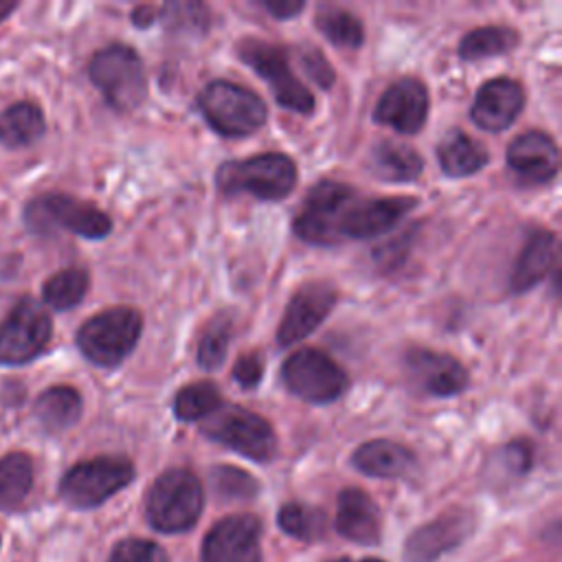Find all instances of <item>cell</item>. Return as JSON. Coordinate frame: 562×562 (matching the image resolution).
I'll return each instance as SVG.
<instances>
[{"label": "cell", "instance_id": "1", "mask_svg": "<svg viewBox=\"0 0 562 562\" xmlns=\"http://www.w3.org/2000/svg\"><path fill=\"white\" fill-rule=\"evenodd\" d=\"M415 198H360L345 182L321 180L296 213L294 235L307 244L334 246L345 239H367L393 228L413 206Z\"/></svg>", "mask_w": 562, "mask_h": 562}, {"label": "cell", "instance_id": "2", "mask_svg": "<svg viewBox=\"0 0 562 562\" xmlns=\"http://www.w3.org/2000/svg\"><path fill=\"white\" fill-rule=\"evenodd\" d=\"M204 509V487L187 468L162 472L145 496V516L151 529L160 533L189 531Z\"/></svg>", "mask_w": 562, "mask_h": 562}, {"label": "cell", "instance_id": "3", "mask_svg": "<svg viewBox=\"0 0 562 562\" xmlns=\"http://www.w3.org/2000/svg\"><path fill=\"white\" fill-rule=\"evenodd\" d=\"M215 180L224 195L248 193L259 200H281L296 184V165L285 154L268 151L220 165Z\"/></svg>", "mask_w": 562, "mask_h": 562}, {"label": "cell", "instance_id": "4", "mask_svg": "<svg viewBox=\"0 0 562 562\" xmlns=\"http://www.w3.org/2000/svg\"><path fill=\"white\" fill-rule=\"evenodd\" d=\"M143 331V316L127 305L108 307L88 318L77 331L79 351L97 367L121 364L136 347Z\"/></svg>", "mask_w": 562, "mask_h": 562}, {"label": "cell", "instance_id": "5", "mask_svg": "<svg viewBox=\"0 0 562 562\" xmlns=\"http://www.w3.org/2000/svg\"><path fill=\"white\" fill-rule=\"evenodd\" d=\"M88 77L114 110L130 112L147 97L143 61L127 44H108L97 50L88 64Z\"/></svg>", "mask_w": 562, "mask_h": 562}, {"label": "cell", "instance_id": "6", "mask_svg": "<svg viewBox=\"0 0 562 562\" xmlns=\"http://www.w3.org/2000/svg\"><path fill=\"white\" fill-rule=\"evenodd\" d=\"M134 463L125 457L101 454L75 463L59 481V496L75 509L103 505L134 481Z\"/></svg>", "mask_w": 562, "mask_h": 562}, {"label": "cell", "instance_id": "7", "mask_svg": "<svg viewBox=\"0 0 562 562\" xmlns=\"http://www.w3.org/2000/svg\"><path fill=\"white\" fill-rule=\"evenodd\" d=\"M200 430L211 441L257 463H268L277 454V435L272 426L261 415L237 404H222L202 419Z\"/></svg>", "mask_w": 562, "mask_h": 562}, {"label": "cell", "instance_id": "8", "mask_svg": "<svg viewBox=\"0 0 562 562\" xmlns=\"http://www.w3.org/2000/svg\"><path fill=\"white\" fill-rule=\"evenodd\" d=\"M198 108L222 136H248L268 119V108L259 94L226 79L206 83L198 97Z\"/></svg>", "mask_w": 562, "mask_h": 562}, {"label": "cell", "instance_id": "9", "mask_svg": "<svg viewBox=\"0 0 562 562\" xmlns=\"http://www.w3.org/2000/svg\"><path fill=\"white\" fill-rule=\"evenodd\" d=\"M24 222L33 233L68 231L86 239H103L112 220L99 206L64 193H46L24 206Z\"/></svg>", "mask_w": 562, "mask_h": 562}, {"label": "cell", "instance_id": "10", "mask_svg": "<svg viewBox=\"0 0 562 562\" xmlns=\"http://www.w3.org/2000/svg\"><path fill=\"white\" fill-rule=\"evenodd\" d=\"M237 55L268 81L279 105L296 114H310L314 110V97L292 72L285 48L257 37H244L237 44Z\"/></svg>", "mask_w": 562, "mask_h": 562}, {"label": "cell", "instance_id": "11", "mask_svg": "<svg viewBox=\"0 0 562 562\" xmlns=\"http://www.w3.org/2000/svg\"><path fill=\"white\" fill-rule=\"evenodd\" d=\"M53 321L33 296H22L0 323V364H26L50 342Z\"/></svg>", "mask_w": 562, "mask_h": 562}, {"label": "cell", "instance_id": "12", "mask_svg": "<svg viewBox=\"0 0 562 562\" xmlns=\"http://www.w3.org/2000/svg\"><path fill=\"white\" fill-rule=\"evenodd\" d=\"M281 378L292 395L312 404L334 402L349 386V378L342 367L318 349L294 351L283 362Z\"/></svg>", "mask_w": 562, "mask_h": 562}, {"label": "cell", "instance_id": "13", "mask_svg": "<svg viewBox=\"0 0 562 562\" xmlns=\"http://www.w3.org/2000/svg\"><path fill=\"white\" fill-rule=\"evenodd\" d=\"M261 531L255 514L224 516L206 531L200 562H261Z\"/></svg>", "mask_w": 562, "mask_h": 562}, {"label": "cell", "instance_id": "14", "mask_svg": "<svg viewBox=\"0 0 562 562\" xmlns=\"http://www.w3.org/2000/svg\"><path fill=\"white\" fill-rule=\"evenodd\" d=\"M476 527V516L468 507H450L430 522L419 525L404 542L406 562H435L457 549Z\"/></svg>", "mask_w": 562, "mask_h": 562}, {"label": "cell", "instance_id": "15", "mask_svg": "<svg viewBox=\"0 0 562 562\" xmlns=\"http://www.w3.org/2000/svg\"><path fill=\"white\" fill-rule=\"evenodd\" d=\"M336 296L338 292L329 281H310L301 285L283 312L277 329V342L281 347H290L310 336L331 312Z\"/></svg>", "mask_w": 562, "mask_h": 562}, {"label": "cell", "instance_id": "16", "mask_svg": "<svg viewBox=\"0 0 562 562\" xmlns=\"http://www.w3.org/2000/svg\"><path fill=\"white\" fill-rule=\"evenodd\" d=\"M404 371L417 391L435 397L457 395L470 382L468 371L457 358L430 349H411L404 356Z\"/></svg>", "mask_w": 562, "mask_h": 562}, {"label": "cell", "instance_id": "17", "mask_svg": "<svg viewBox=\"0 0 562 562\" xmlns=\"http://www.w3.org/2000/svg\"><path fill=\"white\" fill-rule=\"evenodd\" d=\"M428 114V92L426 86L415 77H404L391 83L375 110L373 121L389 125L402 134H415L424 127Z\"/></svg>", "mask_w": 562, "mask_h": 562}, {"label": "cell", "instance_id": "18", "mask_svg": "<svg viewBox=\"0 0 562 562\" xmlns=\"http://www.w3.org/2000/svg\"><path fill=\"white\" fill-rule=\"evenodd\" d=\"M336 531L356 544L373 547L382 536V514L375 501L360 487H345L336 501Z\"/></svg>", "mask_w": 562, "mask_h": 562}, {"label": "cell", "instance_id": "19", "mask_svg": "<svg viewBox=\"0 0 562 562\" xmlns=\"http://www.w3.org/2000/svg\"><path fill=\"white\" fill-rule=\"evenodd\" d=\"M525 92L518 81L498 77L481 86L470 108L472 121L487 132H501L509 127L522 112Z\"/></svg>", "mask_w": 562, "mask_h": 562}, {"label": "cell", "instance_id": "20", "mask_svg": "<svg viewBox=\"0 0 562 562\" xmlns=\"http://www.w3.org/2000/svg\"><path fill=\"white\" fill-rule=\"evenodd\" d=\"M507 165L527 182H547L558 173L560 154L553 138L540 130L518 134L507 147Z\"/></svg>", "mask_w": 562, "mask_h": 562}, {"label": "cell", "instance_id": "21", "mask_svg": "<svg viewBox=\"0 0 562 562\" xmlns=\"http://www.w3.org/2000/svg\"><path fill=\"white\" fill-rule=\"evenodd\" d=\"M558 259V239L551 231L536 228L529 233L516 266L509 277V285L514 292H527L536 283H540L547 272L555 266Z\"/></svg>", "mask_w": 562, "mask_h": 562}, {"label": "cell", "instance_id": "22", "mask_svg": "<svg viewBox=\"0 0 562 562\" xmlns=\"http://www.w3.org/2000/svg\"><path fill=\"white\" fill-rule=\"evenodd\" d=\"M351 463L367 476L397 479L415 468V454L391 439H373L356 448Z\"/></svg>", "mask_w": 562, "mask_h": 562}, {"label": "cell", "instance_id": "23", "mask_svg": "<svg viewBox=\"0 0 562 562\" xmlns=\"http://www.w3.org/2000/svg\"><path fill=\"white\" fill-rule=\"evenodd\" d=\"M369 167L382 180L411 182L422 173L424 160L411 145L384 138L373 145L369 154Z\"/></svg>", "mask_w": 562, "mask_h": 562}, {"label": "cell", "instance_id": "24", "mask_svg": "<svg viewBox=\"0 0 562 562\" xmlns=\"http://www.w3.org/2000/svg\"><path fill=\"white\" fill-rule=\"evenodd\" d=\"M437 158L446 176L465 178L481 171L487 165L490 154L463 130H450L437 147Z\"/></svg>", "mask_w": 562, "mask_h": 562}, {"label": "cell", "instance_id": "25", "mask_svg": "<svg viewBox=\"0 0 562 562\" xmlns=\"http://www.w3.org/2000/svg\"><path fill=\"white\" fill-rule=\"evenodd\" d=\"M81 395L66 384H57L46 389L35 400V417L40 424L50 432H61L70 426H75L81 417Z\"/></svg>", "mask_w": 562, "mask_h": 562}, {"label": "cell", "instance_id": "26", "mask_svg": "<svg viewBox=\"0 0 562 562\" xmlns=\"http://www.w3.org/2000/svg\"><path fill=\"white\" fill-rule=\"evenodd\" d=\"M46 130L40 105L18 101L0 112V143L7 147H26L35 143Z\"/></svg>", "mask_w": 562, "mask_h": 562}, {"label": "cell", "instance_id": "27", "mask_svg": "<svg viewBox=\"0 0 562 562\" xmlns=\"http://www.w3.org/2000/svg\"><path fill=\"white\" fill-rule=\"evenodd\" d=\"M33 485V461L24 452H9L0 459V509L18 507Z\"/></svg>", "mask_w": 562, "mask_h": 562}, {"label": "cell", "instance_id": "28", "mask_svg": "<svg viewBox=\"0 0 562 562\" xmlns=\"http://www.w3.org/2000/svg\"><path fill=\"white\" fill-rule=\"evenodd\" d=\"M518 46V31L509 26H481L470 31L459 44V57L474 61L509 53Z\"/></svg>", "mask_w": 562, "mask_h": 562}, {"label": "cell", "instance_id": "29", "mask_svg": "<svg viewBox=\"0 0 562 562\" xmlns=\"http://www.w3.org/2000/svg\"><path fill=\"white\" fill-rule=\"evenodd\" d=\"M90 288V277L83 268L70 266L55 272L42 288L44 303L57 312L79 305Z\"/></svg>", "mask_w": 562, "mask_h": 562}, {"label": "cell", "instance_id": "30", "mask_svg": "<svg viewBox=\"0 0 562 562\" xmlns=\"http://www.w3.org/2000/svg\"><path fill=\"white\" fill-rule=\"evenodd\" d=\"M277 525L292 538L303 542L321 540L327 533V516L323 509L305 503H285L277 512Z\"/></svg>", "mask_w": 562, "mask_h": 562}, {"label": "cell", "instance_id": "31", "mask_svg": "<svg viewBox=\"0 0 562 562\" xmlns=\"http://www.w3.org/2000/svg\"><path fill=\"white\" fill-rule=\"evenodd\" d=\"M222 406V395L213 382H193L173 397V415L180 422H198Z\"/></svg>", "mask_w": 562, "mask_h": 562}, {"label": "cell", "instance_id": "32", "mask_svg": "<svg viewBox=\"0 0 562 562\" xmlns=\"http://www.w3.org/2000/svg\"><path fill=\"white\" fill-rule=\"evenodd\" d=\"M314 24L336 46L356 48L364 40V29H362L360 20L353 13L336 9V7L321 9L314 18Z\"/></svg>", "mask_w": 562, "mask_h": 562}, {"label": "cell", "instance_id": "33", "mask_svg": "<svg viewBox=\"0 0 562 562\" xmlns=\"http://www.w3.org/2000/svg\"><path fill=\"white\" fill-rule=\"evenodd\" d=\"M231 342V318L226 314L215 316L200 336L198 362L200 367L215 371L226 358V347Z\"/></svg>", "mask_w": 562, "mask_h": 562}, {"label": "cell", "instance_id": "34", "mask_svg": "<svg viewBox=\"0 0 562 562\" xmlns=\"http://www.w3.org/2000/svg\"><path fill=\"white\" fill-rule=\"evenodd\" d=\"M211 481L215 492L222 498H241L248 501L252 496H257L259 492V483L255 476H250L248 472L233 468V465H217L211 472Z\"/></svg>", "mask_w": 562, "mask_h": 562}, {"label": "cell", "instance_id": "35", "mask_svg": "<svg viewBox=\"0 0 562 562\" xmlns=\"http://www.w3.org/2000/svg\"><path fill=\"white\" fill-rule=\"evenodd\" d=\"M108 562H169V555L154 540L123 538L112 547Z\"/></svg>", "mask_w": 562, "mask_h": 562}, {"label": "cell", "instance_id": "36", "mask_svg": "<svg viewBox=\"0 0 562 562\" xmlns=\"http://www.w3.org/2000/svg\"><path fill=\"white\" fill-rule=\"evenodd\" d=\"M299 61H301L303 70L307 72V77H310L314 83H318L323 90H327V88L334 83L336 75H334L331 66L327 64V59L321 55L318 48L305 46L303 53L299 55Z\"/></svg>", "mask_w": 562, "mask_h": 562}, {"label": "cell", "instance_id": "37", "mask_svg": "<svg viewBox=\"0 0 562 562\" xmlns=\"http://www.w3.org/2000/svg\"><path fill=\"white\" fill-rule=\"evenodd\" d=\"M165 11H169V15H165L169 26H182L187 24L189 29L195 26H206V9L202 4H191V2H178V4H167Z\"/></svg>", "mask_w": 562, "mask_h": 562}, {"label": "cell", "instance_id": "38", "mask_svg": "<svg viewBox=\"0 0 562 562\" xmlns=\"http://www.w3.org/2000/svg\"><path fill=\"white\" fill-rule=\"evenodd\" d=\"M233 375L235 380L244 386V389H255L263 375V364L261 358L257 353H248L241 356L235 367H233Z\"/></svg>", "mask_w": 562, "mask_h": 562}, {"label": "cell", "instance_id": "39", "mask_svg": "<svg viewBox=\"0 0 562 562\" xmlns=\"http://www.w3.org/2000/svg\"><path fill=\"white\" fill-rule=\"evenodd\" d=\"M503 457H505L507 468L516 474H525L531 465V448L525 441H514V443L505 446Z\"/></svg>", "mask_w": 562, "mask_h": 562}, {"label": "cell", "instance_id": "40", "mask_svg": "<svg viewBox=\"0 0 562 562\" xmlns=\"http://www.w3.org/2000/svg\"><path fill=\"white\" fill-rule=\"evenodd\" d=\"M261 7H263L266 11H270V13H272L274 18H279V20H290V18H294L296 13L303 11L305 2H303V0H263Z\"/></svg>", "mask_w": 562, "mask_h": 562}, {"label": "cell", "instance_id": "41", "mask_svg": "<svg viewBox=\"0 0 562 562\" xmlns=\"http://www.w3.org/2000/svg\"><path fill=\"white\" fill-rule=\"evenodd\" d=\"M132 20L136 26H149L154 20H158V9H151V7H138L134 9L132 13Z\"/></svg>", "mask_w": 562, "mask_h": 562}, {"label": "cell", "instance_id": "42", "mask_svg": "<svg viewBox=\"0 0 562 562\" xmlns=\"http://www.w3.org/2000/svg\"><path fill=\"white\" fill-rule=\"evenodd\" d=\"M15 2H7V0H0V22L4 20V18H9V13L11 11H15Z\"/></svg>", "mask_w": 562, "mask_h": 562}, {"label": "cell", "instance_id": "43", "mask_svg": "<svg viewBox=\"0 0 562 562\" xmlns=\"http://www.w3.org/2000/svg\"><path fill=\"white\" fill-rule=\"evenodd\" d=\"M327 562H353L351 558H336V560H327Z\"/></svg>", "mask_w": 562, "mask_h": 562}, {"label": "cell", "instance_id": "44", "mask_svg": "<svg viewBox=\"0 0 562 562\" xmlns=\"http://www.w3.org/2000/svg\"><path fill=\"white\" fill-rule=\"evenodd\" d=\"M360 562H384V560H380V558H367V560H360Z\"/></svg>", "mask_w": 562, "mask_h": 562}]
</instances>
